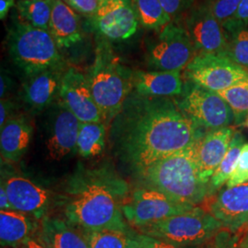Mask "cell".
Segmentation results:
<instances>
[{"label": "cell", "instance_id": "obj_34", "mask_svg": "<svg viewBox=\"0 0 248 248\" xmlns=\"http://www.w3.org/2000/svg\"><path fill=\"white\" fill-rule=\"evenodd\" d=\"M169 16L178 23L195 5V0H159Z\"/></svg>", "mask_w": 248, "mask_h": 248}, {"label": "cell", "instance_id": "obj_24", "mask_svg": "<svg viewBox=\"0 0 248 248\" xmlns=\"http://www.w3.org/2000/svg\"><path fill=\"white\" fill-rule=\"evenodd\" d=\"M106 124L81 123L77 142V153L83 158L98 156L105 149Z\"/></svg>", "mask_w": 248, "mask_h": 248}, {"label": "cell", "instance_id": "obj_5", "mask_svg": "<svg viewBox=\"0 0 248 248\" xmlns=\"http://www.w3.org/2000/svg\"><path fill=\"white\" fill-rule=\"evenodd\" d=\"M7 46L10 58L25 76L62 67L63 60L49 31L18 21L9 28Z\"/></svg>", "mask_w": 248, "mask_h": 248}, {"label": "cell", "instance_id": "obj_47", "mask_svg": "<svg viewBox=\"0 0 248 248\" xmlns=\"http://www.w3.org/2000/svg\"><path fill=\"white\" fill-rule=\"evenodd\" d=\"M246 124H247V126L248 127V119H247V122H246Z\"/></svg>", "mask_w": 248, "mask_h": 248}, {"label": "cell", "instance_id": "obj_41", "mask_svg": "<svg viewBox=\"0 0 248 248\" xmlns=\"http://www.w3.org/2000/svg\"><path fill=\"white\" fill-rule=\"evenodd\" d=\"M0 210L1 211L13 210L11 204L9 202V196L7 194V191L2 185H0Z\"/></svg>", "mask_w": 248, "mask_h": 248}, {"label": "cell", "instance_id": "obj_4", "mask_svg": "<svg viewBox=\"0 0 248 248\" xmlns=\"http://www.w3.org/2000/svg\"><path fill=\"white\" fill-rule=\"evenodd\" d=\"M87 78L104 124L110 125L133 91V71L122 63L109 45L101 43Z\"/></svg>", "mask_w": 248, "mask_h": 248}, {"label": "cell", "instance_id": "obj_35", "mask_svg": "<svg viewBox=\"0 0 248 248\" xmlns=\"http://www.w3.org/2000/svg\"><path fill=\"white\" fill-rule=\"evenodd\" d=\"M248 25V0H242L238 9L230 21L223 27L228 33L239 27Z\"/></svg>", "mask_w": 248, "mask_h": 248}, {"label": "cell", "instance_id": "obj_7", "mask_svg": "<svg viewBox=\"0 0 248 248\" xmlns=\"http://www.w3.org/2000/svg\"><path fill=\"white\" fill-rule=\"evenodd\" d=\"M186 118L202 133L230 127L234 123L229 105L217 92L186 80L182 93L175 99Z\"/></svg>", "mask_w": 248, "mask_h": 248}, {"label": "cell", "instance_id": "obj_6", "mask_svg": "<svg viewBox=\"0 0 248 248\" xmlns=\"http://www.w3.org/2000/svg\"><path fill=\"white\" fill-rule=\"evenodd\" d=\"M222 228L212 213L195 207L136 231L177 248H201Z\"/></svg>", "mask_w": 248, "mask_h": 248}, {"label": "cell", "instance_id": "obj_40", "mask_svg": "<svg viewBox=\"0 0 248 248\" xmlns=\"http://www.w3.org/2000/svg\"><path fill=\"white\" fill-rule=\"evenodd\" d=\"M19 248H48L45 243L40 239L37 235L30 237L21 245Z\"/></svg>", "mask_w": 248, "mask_h": 248}, {"label": "cell", "instance_id": "obj_18", "mask_svg": "<svg viewBox=\"0 0 248 248\" xmlns=\"http://www.w3.org/2000/svg\"><path fill=\"white\" fill-rule=\"evenodd\" d=\"M234 132L235 130L231 127L209 131L194 143L199 176L204 183L209 184L211 177L228 152Z\"/></svg>", "mask_w": 248, "mask_h": 248}, {"label": "cell", "instance_id": "obj_46", "mask_svg": "<svg viewBox=\"0 0 248 248\" xmlns=\"http://www.w3.org/2000/svg\"><path fill=\"white\" fill-rule=\"evenodd\" d=\"M214 0H200V2H213Z\"/></svg>", "mask_w": 248, "mask_h": 248}, {"label": "cell", "instance_id": "obj_31", "mask_svg": "<svg viewBox=\"0 0 248 248\" xmlns=\"http://www.w3.org/2000/svg\"><path fill=\"white\" fill-rule=\"evenodd\" d=\"M248 181V142H246L240 153L239 158L233 169L227 183L226 187L241 185Z\"/></svg>", "mask_w": 248, "mask_h": 248}, {"label": "cell", "instance_id": "obj_1", "mask_svg": "<svg viewBox=\"0 0 248 248\" xmlns=\"http://www.w3.org/2000/svg\"><path fill=\"white\" fill-rule=\"evenodd\" d=\"M204 133L171 98L133 91L110 124L109 141L117 158L134 176L158 160L192 146Z\"/></svg>", "mask_w": 248, "mask_h": 248}, {"label": "cell", "instance_id": "obj_13", "mask_svg": "<svg viewBox=\"0 0 248 248\" xmlns=\"http://www.w3.org/2000/svg\"><path fill=\"white\" fill-rule=\"evenodd\" d=\"M81 123H104L103 116L89 88L87 76L75 67H69L62 75L58 95Z\"/></svg>", "mask_w": 248, "mask_h": 248}, {"label": "cell", "instance_id": "obj_33", "mask_svg": "<svg viewBox=\"0 0 248 248\" xmlns=\"http://www.w3.org/2000/svg\"><path fill=\"white\" fill-rule=\"evenodd\" d=\"M201 248H240L239 235L222 227Z\"/></svg>", "mask_w": 248, "mask_h": 248}, {"label": "cell", "instance_id": "obj_30", "mask_svg": "<svg viewBox=\"0 0 248 248\" xmlns=\"http://www.w3.org/2000/svg\"><path fill=\"white\" fill-rule=\"evenodd\" d=\"M228 35V51L226 56L248 69V25L239 27Z\"/></svg>", "mask_w": 248, "mask_h": 248}, {"label": "cell", "instance_id": "obj_25", "mask_svg": "<svg viewBox=\"0 0 248 248\" xmlns=\"http://www.w3.org/2000/svg\"><path fill=\"white\" fill-rule=\"evenodd\" d=\"M246 138L239 131H235L230 147L222 162L215 170L209 182V197L217 193L227 183L239 158L240 153L246 143Z\"/></svg>", "mask_w": 248, "mask_h": 248}, {"label": "cell", "instance_id": "obj_28", "mask_svg": "<svg viewBox=\"0 0 248 248\" xmlns=\"http://www.w3.org/2000/svg\"><path fill=\"white\" fill-rule=\"evenodd\" d=\"M136 232L137 231L135 230L130 232L117 230L82 232L89 248H127Z\"/></svg>", "mask_w": 248, "mask_h": 248}, {"label": "cell", "instance_id": "obj_8", "mask_svg": "<svg viewBox=\"0 0 248 248\" xmlns=\"http://www.w3.org/2000/svg\"><path fill=\"white\" fill-rule=\"evenodd\" d=\"M195 48L186 30L171 21L146 42V61L155 71H179L195 56Z\"/></svg>", "mask_w": 248, "mask_h": 248}, {"label": "cell", "instance_id": "obj_26", "mask_svg": "<svg viewBox=\"0 0 248 248\" xmlns=\"http://www.w3.org/2000/svg\"><path fill=\"white\" fill-rule=\"evenodd\" d=\"M53 3V0H18L16 6L24 22L49 31Z\"/></svg>", "mask_w": 248, "mask_h": 248}, {"label": "cell", "instance_id": "obj_19", "mask_svg": "<svg viewBox=\"0 0 248 248\" xmlns=\"http://www.w3.org/2000/svg\"><path fill=\"white\" fill-rule=\"evenodd\" d=\"M33 134V127L24 115H16L0 128L1 161L16 163L26 153Z\"/></svg>", "mask_w": 248, "mask_h": 248}, {"label": "cell", "instance_id": "obj_37", "mask_svg": "<svg viewBox=\"0 0 248 248\" xmlns=\"http://www.w3.org/2000/svg\"><path fill=\"white\" fill-rule=\"evenodd\" d=\"M156 243L157 240L137 232L130 241L127 248H155Z\"/></svg>", "mask_w": 248, "mask_h": 248}, {"label": "cell", "instance_id": "obj_10", "mask_svg": "<svg viewBox=\"0 0 248 248\" xmlns=\"http://www.w3.org/2000/svg\"><path fill=\"white\" fill-rule=\"evenodd\" d=\"M195 207L177 202L156 190L138 186L124 204L123 213L129 225L138 230L171 216L188 212Z\"/></svg>", "mask_w": 248, "mask_h": 248}, {"label": "cell", "instance_id": "obj_43", "mask_svg": "<svg viewBox=\"0 0 248 248\" xmlns=\"http://www.w3.org/2000/svg\"><path fill=\"white\" fill-rule=\"evenodd\" d=\"M202 248V247H201ZM177 248V247H174V246H171L169 244H166V243H163V242H160L157 240V243L155 245V248Z\"/></svg>", "mask_w": 248, "mask_h": 248}, {"label": "cell", "instance_id": "obj_12", "mask_svg": "<svg viewBox=\"0 0 248 248\" xmlns=\"http://www.w3.org/2000/svg\"><path fill=\"white\" fill-rule=\"evenodd\" d=\"M0 185L5 187L14 211L31 215L40 222L47 216L52 202L50 190L12 171L6 162L1 164Z\"/></svg>", "mask_w": 248, "mask_h": 248}, {"label": "cell", "instance_id": "obj_14", "mask_svg": "<svg viewBox=\"0 0 248 248\" xmlns=\"http://www.w3.org/2000/svg\"><path fill=\"white\" fill-rule=\"evenodd\" d=\"M92 18L100 35L115 41L131 38L139 23L133 0H108Z\"/></svg>", "mask_w": 248, "mask_h": 248}, {"label": "cell", "instance_id": "obj_36", "mask_svg": "<svg viewBox=\"0 0 248 248\" xmlns=\"http://www.w3.org/2000/svg\"><path fill=\"white\" fill-rule=\"evenodd\" d=\"M72 9L83 15L93 17L99 8V0H66Z\"/></svg>", "mask_w": 248, "mask_h": 248}, {"label": "cell", "instance_id": "obj_3", "mask_svg": "<svg viewBox=\"0 0 248 248\" xmlns=\"http://www.w3.org/2000/svg\"><path fill=\"white\" fill-rule=\"evenodd\" d=\"M133 177L139 186L156 190L180 203L196 206L209 197V184L199 176L194 144L158 160Z\"/></svg>", "mask_w": 248, "mask_h": 248}, {"label": "cell", "instance_id": "obj_29", "mask_svg": "<svg viewBox=\"0 0 248 248\" xmlns=\"http://www.w3.org/2000/svg\"><path fill=\"white\" fill-rule=\"evenodd\" d=\"M229 105L233 113L235 125H243L248 116V81L235 85L229 89L217 92Z\"/></svg>", "mask_w": 248, "mask_h": 248}, {"label": "cell", "instance_id": "obj_45", "mask_svg": "<svg viewBox=\"0 0 248 248\" xmlns=\"http://www.w3.org/2000/svg\"><path fill=\"white\" fill-rule=\"evenodd\" d=\"M108 0H99V6H101V5H103L104 3H106Z\"/></svg>", "mask_w": 248, "mask_h": 248}, {"label": "cell", "instance_id": "obj_2", "mask_svg": "<svg viewBox=\"0 0 248 248\" xmlns=\"http://www.w3.org/2000/svg\"><path fill=\"white\" fill-rule=\"evenodd\" d=\"M129 192V184L111 167L88 169L80 165L63 189L65 220L82 232L133 231L123 213Z\"/></svg>", "mask_w": 248, "mask_h": 248}, {"label": "cell", "instance_id": "obj_16", "mask_svg": "<svg viewBox=\"0 0 248 248\" xmlns=\"http://www.w3.org/2000/svg\"><path fill=\"white\" fill-rule=\"evenodd\" d=\"M80 125L79 120L60 100L57 101L53 107L51 133L46 141L50 159L61 160L72 153H77Z\"/></svg>", "mask_w": 248, "mask_h": 248}, {"label": "cell", "instance_id": "obj_17", "mask_svg": "<svg viewBox=\"0 0 248 248\" xmlns=\"http://www.w3.org/2000/svg\"><path fill=\"white\" fill-rule=\"evenodd\" d=\"M210 213L221 222L223 228L236 232L248 223V181L219 191Z\"/></svg>", "mask_w": 248, "mask_h": 248}, {"label": "cell", "instance_id": "obj_27", "mask_svg": "<svg viewBox=\"0 0 248 248\" xmlns=\"http://www.w3.org/2000/svg\"><path fill=\"white\" fill-rule=\"evenodd\" d=\"M139 21L147 29L158 31L172 21L159 0H133Z\"/></svg>", "mask_w": 248, "mask_h": 248}, {"label": "cell", "instance_id": "obj_21", "mask_svg": "<svg viewBox=\"0 0 248 248\" xmlns=\"http://www.w3.org/2000/svg\"><path fill=\"white\" fill-rule=\"evenodd\" d=\"M41 222L31 215L14 210L0 211V244L2 248H19L39 232Z\"/></svg>", "mask_w": 248, "mask_h": 248}, {"label": "cell", "instance_id": "obj_23", "mask_svg": "<svg viewBox=\"0 0 248 248\" xmlns=\"http://www.w3.org/2000/svg\"><path fill=\"white\" fill-rule=\"evenodd\" d=\"M37 236L48 248H89L82 232L60 218L45 217Z\"/></svg>", "mask_w": 248, "mask_h": 248}, {"label": "cell", "instance_id": "obj_39", "mask_svg": "<svg viewBox=\"0 0 248 248\" xmlns=\"http://www.w3.org/2000/svg\"><path fill=\"white\" fill-rule=\"evenodd\" d=\"M13 80L11 77L9 76V73L4 69L3 67L1 68V76H0V98H7V96L9 95V92L13 88Z\"/></svg>", "mask_w": 248, "mask_h": 248}, {"label": "cell", "instance_id": "obj_9", "mask_svg": "<svg viewBox=\"0 0 248 248\" xmlns=\"http://www.w3.org/2000/svg\"><path fill=\"white\" fill-rule=\"evenodd\" d=\"M186 80L219 92L248 81V69L215 53H197L185 68Z\"/></svg>", "mask_w": 248, "mask_h": 248}, {"label": "cell", "instance_id": "obj_22", "mask_svg": "<svg viewBox=\"0 0 248 248\" xmlns=\"http://www.w3.org/2000/svg\"><path fill=\"white\" fill-rule=\"evenodd\" d=\"M49 31L59 49L71 47L82 39L78 16L62 0H53Z\"/></svg>", "mask_w": 248, "mask_h": 248}, {"label": "cell", "instance_id": "obj_32", "mask_svg": "<svg viewBox=\"0 0 248 248\" xmlns=\"http://www.w3.org/2000/svg\"><path fill=\"white\" fill-rule=\"evenodd\" d=\"M242 0H214L213 11L218 21L225 26L236 13Z\"/></svg>", "mask_w": 248, "mask_h": 248}, {"label": "cell", "instance_id": "obj_20", "mask_svg": "<svg viewBox=\"0 0 248 248\" xmlns=\"http://www.w3.org/2000/svg\"><path fill=\"white\" fill-rule=\"evenodd\" d=\"M184 83L179 71H133V91L145 97H178Z\"/></svg>", "mask_w": 248, "mask_h": 248}, {"label": "cell", "instance_id": "obj_15", "mask_svg": "<svg viewBox=\"0 0 248 248\" xmlns=\"http://www.w3.org/2000/svg\"><path fill=\"white\" fill-rule=\"evenodd\" d=\"M64 71L62 66L27 76L19 96L30 112L39 113L53 104L58 98Z\"/></svg>", "mask_w": 248, "mask_h": 248}, {"label": "cell", "instance_id": "obj_11", "mask_svg": "<svg viewBox=\"0 0 248 248\" xmlns=\"http://www.w3.org/2000/svg\"><path fill=\"white\" fill-rule=\"evenodd\" d=\"M181 20L198 53L226 56L228 35L213 14V2L195 4Z\"/></svg>", "mask_w": 248, "mask_h": 248}, {"label": "cell", "instance_id": "obj_38", "mask_svg": "<svg viewBox=\"0 0 248 248\" xmlns=\"http://www.w3.org/2000/svg\"><path fill=\"white\" fill-rule=\"evenodd\" d=\"M15 103L9 98H3L0 101V128L3 127L5 124L13 118L15 114Z\"/></svg>", "mask_w": 248, "mask_h": 248}, {"label": "cell", "instance_id": "obj_42", "mask_svg": "<svg viewBox=\"0 0 248 248\" xmlns=\"http://www.w3.org/2000/svg\"><path fill=\"white\" fill-rule=\"evenodd\" d=\"M15 4V0H0V18L3 20L7 17L9 9Z\"/></svg>", "mask_w": 248, "mask_h": 248}, {"label": "cell", "instance_id": "obj_48", "mask_svg": "<svg viewBox=\"0 0 248 248\" xmlns=\"http://www.w3.org/2000/svg\"></svg>", "mask_w": 248, "mask_h": 248}, {"label": "cell", "instance_id": "obj_44", "mask_svg": "<svg viewBox=\"0 0 248 248\" xmlns=\"http://www.w3.org/2000/svg\"><path fill=\"white\" fill-rule=\"evenodd\" d=\"M240 248H248V232L244 239L240 242Z\"/></svg>", "mask_w": 248, "mask_h": 248}]
</instances>
